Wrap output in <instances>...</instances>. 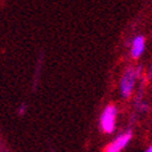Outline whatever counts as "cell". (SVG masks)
Wrapping results in <instances>:
<instances>
[{
  "label": "cell",
  "instance_id": "6da1fadb",
  "mask_svg": "<svg viewBox=\"0 0 152 152\" xmlns=\"http://www.w3.org/2000/svg\"><path fill=\"white\" fill-rule=\"evenodd\" d=\"M116 115L118 110L114 105H108L105 106L102 115H100V129L105 134H111L115 130L116 125Z\"/></svg>",
  "mask_w": 152,
  "mask_h": 152
},
{
  "label": "cell",
  "instance_id": "7a4b0ae2",
  "mask_svg": "<svg viewBox=\"0 0 152 152\" xmlns=\"http://www.w3.org/2000/svg\"><path fill=\"white\" fill-rule=\"evenodd\" d=\"M135 80H136V72L132 68H130V69H127L125 72L120 82V92L124 98H129L131 95L134 86H135Z\"/></svg>",
  "mask_w": 152,
  "mask_h": 152
},
{
  "label": "cell",
  "instance_id": "3957f363",
  "mask_svg": "<svg viewBox=\"0 0 152 152\" xmlns=\"http://www.w3.org/2000/svg\"><path fill=\"white\" fill-rule=\"evenodd\" d=\"M131 140V132H125L119 135L118 137L114 139L109 145H106L104 148V152H120L121 150H124L129 141Z\"/></svg>",
  "mask_w": 152,
  "mask_h": 152
},
{
  "label": "cell",
  "instance_id": "277c9868",
  "mask_svg": "<svg viewBox=\"0 0 152 152\" xmlns=\"http://www.w3.org/2000/svg\"><path fill=\"white\" fill-rule=\"evenodd\" d=\"M143 50H145V39L142 36L135 37L132 43H131V57L132 58H139Z\"/></svg>",
  "mask_w": 152,
  "mask_h": 152
},
{
  "label": "cell",
  "instance_id": "5b68a950",
  "mask_svg": "<svg viewBox=\"0 0 152 152\" xmlns=\"http://www.w3.org/2000/svg\"><path fill=\"white\" fill-rule=\"evenodd\" d=\"M146 152H152V146H150V147L146 150Z\"/></svg>",
  "mask_w": 152,
  "mask_h": 152
}]
</instances>
